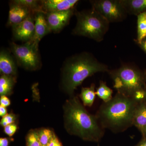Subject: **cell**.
<instances>
[{
  "instance_id": "1",
  "label": "cell",
  "mask_w": 146,
  "mask_h": 146,
  "mask_svg": "<svg viewBox=\"0 0 146 146\" xmlns=\"http://www.w3.org/2000/svg\"><path fill=\"white\" fill-rule=\"evenodd\" d=\"M139 102L117 92L109 101L102 103L96 116L104 128L115 133L123 132L133 125Z\"/></svg>"
},
{
  "instance_id": "2",
  "label": "cell",
  "mask_w": 146,
  "mask_h": 146,
  "mask_svg": "<svg viewBox=\"0 0 146 146\" xmlns=\"http://www.w3.org/2000/svg\"><path fill=\"white\" fill-rule=\"evenodd\" d=\"M64 118L68 132L86 141L99 142L104 135V129L96 116L91 115L77 98L67 101L64 108Z\"/></svg>"
},
{
  "instance_id": "3",
  "label": "cell",
  "mask_w": 146,
  "mask_h": 146,
  "mask_svg": "<svg viewBox=\"0 0 146 146\" xmlns=\"http://www.w3.org/2000/svg\"><path fill=\"white\" fill-rule=\"evenodd\" d=\"M107 65L101 63L92 54L82 52L68 58L63 63L62 84L64 91L72 95L84 80L98 72H108Z\"/></svg>"
},
{
  "instance_id": "4",
  "label": "cell",
  "mask_w": 146,
  "mask_h": 146,
  "mask_svg": "<svg viewBox=\"0 0 146 146\" xmlns=\"http://www.w3.org/2000/svg\"><path fill=\"white\" fill-rule=\"evenodd\" d=\"M118 93L138 101L145 100V74L135 65L124 64L118 69L109 70Z\"/></svg>"
},
{
  "instance_id": "5",
  "label": "cell",
  "mask_w": 146,
  "mask_h": 146,
  "mask_svg": "<svg viewBox=\"0 0 146 146\" xmlns=\"http://www.w3.org/2000/svg\"><path fill=\"white\" fill-rule=\"evenodd\" d=\"M75 15L77 23L72 31L74 35L85 36L97 42L102 41L109 29L110 23L92 7L78 11Z\"/></svg>"
},
{
  "instance_id": "6",
  "label": "cell",
  "mask_w": 146,
  "mask_h": 146,
  "mask_svg": "<svg viewBox=\"0 0 146 146\" xmlns=\"http://www.w3.org/2000/svg\"><path fill=\"white\" fill-rule=\"evenodd\" d=\"M11 48L18 63L24 68L32 70L40 66L38 47L32 42L29 41L21 45L13 42L11 44Z\"/></svg>"
},
{
  "instance_id": "7",
  "label": "cell",
  "mask_w": 146,
  "mask_h": 146,
  "mask_svg": "<svg viewBox=\"0 0 146 146\" xmlns=\"http://www.w3.org/2000/svg\"><path fill=\"white\" fill-rule=\"evenodd\" d=\"M90 2L92 7L110 23L122 22L127 16L121 0H93Z\"/></svg>"
},
{
  "instance_id": "8",
  "label": "cell",
  "mask_w": 146,
  "mask_h": 146,
  "mask_svg": "<svg viewBox=\"0 0 146 146\" xmlns=\"http://www.w3.org/2000/svg\"><path fill=\"white\" fill-rule=\"evenodd\" d=\"M75 8L64 11L52 12L45 14L48 25L52 31L60 32L66 26L76 12Z\"/></svg>"
},
{
  "instance_id": "9",
  "label": "cell",
  "mask_w": 146,
  "mask_h": 146,
  "mask_svg": "<svg viewBox=\"0 0 146 146\" xmlns=\"http://www.w3.org/2000/svg\"><path fill=\"white\" fill-rule=\"evenodd\" d=\"M12 27L13 36L15 39L27 42L33 38L35 32V21L31 16L20 23Z\"/></svg>"
},
{
  "instance_id": "10",
  "label": "cell",
  "mask_w": 146,
  "mask_h": 146,
  "mask_svg": "<svg viewBox=\"0 0 146 146\" xmlns=\"http://www.w3.org/2000/svg\"><path fill=\"white\" fill-rule=\"evenodd\" d=\"M78 0H44L41 1L42 10L45 14L64 11L75 8Z\"/></svg>"
},
{
  "instance_id": "11",
  "label": "cell",
  "mask_w": 146,
  "mask_h": 146,
  "mask_svg": "<svg viewBox=\"0 0 146 146\" xmlns=\"http://www.w3.org/2000/svg\"><path fill=\"white\" fill-rule=\"evenodd\" d=\"M35 32L33 38L30 42L38 47L39 42L45 35L51 32L44 13H35L34 18Z\"/></svg>"
},
{
  "instance_id": "12",
  "label": "cell",
  "mask_w": 146,
  "mask_h": 146,
  "mask_svg": "<svg viewBox=\"0 0 146 146\" xmlns=\"http://www.w3.org/2000/svg\"><path fill=\"white\" fill-rule=\"evenodd\" d=\"M31 12L27 9L12 3L9 13L8 25H16L20 23L31 15Z\"/></svg>"
},
{
  "instance_id": "13",
  "label": "cell",
  "mask_w": 146,
  "mask_h": 146,
  "mask_svg": "<svg viewBox=\"0 0 146 146\" xmlns=\"http://www.w3.org/2000/svg\"><path fill=\"white\" fill-rule=\"evenodd\" d=\"M0 71L2 75L14 76L17 73L16 63L10 54L5 50L0 53Z\"/></svg>"
},
{
  "instance_id": "14",
  "label": "cell",
  "mask_w": 146,
  "mask_h": 146,
  "mask_svg": "<svg viewBox=\"0 0 146 146\" xmlns=\"http://www.w3.org/2000/svg\"><path fill=\"white\" fill-rule=\"evenodd\" d=\"M133 125L136 126L141 133L146 127V101L138 102L133 119Z\"/></svg>"
},
{
  "instance_id": "15",
  "label": "cell",
  "mask_w": 146,
  "mask_h": 146,
  "mask_svg": "<svg viewBox=\"0 0 146 146\" xmlns=\"http://www.w3.org/2000/svg\"><path fill=\"white\" fill-rule=\"evenodd\" d=\"M127 14L138 16L146 12V0H121Z\"/></svg>"
},
{
  "instance_id": "16",
  "label": "cell",
  "mask_w": 146,
  "mask_h": 146,
  "mask_svg": "<svg viewBox=\"0 0 146 146\" xmlns=\"http://www.w3.org/2000/svg\"><path fill=\"white\" fill-rule=\"evenodd\" d=\"M15 78L12 76L2 75L0 78V95L5 96L11 94L15 83Z\"/></svg>"
},
{
  "instance_id": "17",
  "label": "cell",
  "mask_w": 146,
  "mask_h": 146,
  "mask_svg": "<svg viewBox=\"0 0 146 146\" xmlns=\"http://www.w3.org/2000/svg\"><path fill=\"white\" fill-rule=\"evenodd\" d=\"M95 88V84H92L90 87L82 89L80 97L85 106L91 107L94 104L96 95Z\"/></svg>"
},
{
  "instance_id": "18",
  "label": "cell",
  "mask_w": 146,
  "mask_h": 146,
  "mask_svg": "<svg viewBox=\"0 0 146 146\" xmlns=\"http://www.w3.org/2000/svg\"><path fill=\"white\" fill-rule=\"evenodd\" d=\"M12 3L25 7L32 13H36L41 12L44 13V11L42 10L41 1L36 0H16L13 1Z\"/></svg>"
},
{
  "instance_id": "19",
  "label": "cell",
  "mask_w": 146,
  "mask_h": 146,
  "mask_svg": "<svg viewBox=\"0 0 146 146\" xmlns=\"http://www.w3.org/2000/svg\"><path fill=\"white\" fill-rule=\"evenodd\" d=\"M146 38V12L137 16V38L138 44Z\"/></svg>"
},
{
  "instance_id": "20",
  "label": "cell",
  "mask_w": 146,
  "mask_h": 146,
  "mask_svg": "<svg viewBox=\"0 0 146 146\" xmlns=\"http://www.w3.org/2000/svg\"><path fill=\"white\" fill-rule=\"evenodd\" d=\"M113 91L107 86L106 83L103 81H100L99 86L97 89L96 94L98 97L103 101L104 102H107L112 99Z\"/></svg>"
},
{
  "instance_id": "21",
  "label": "cell",
  "mask_w": 146,
  "mask_h": 146,
  "mask_svg": "<svg viewBox=\"0 0 146 146\" xmlns=\"http://www.w3.org/2000/svg\"><path fill=\"white\" fill-rule=\"evenodd\" d=\"M38 133L42 146H47L54 135L51 131L48 129H42Z\"/></svg>"
},
{
  "instance_id": "22",
  "label": "cell",
  "mask_w": 146,
  "mask_h": 146,
  "mask_svg": "<svg viewBox=\"0 0 146 146\" xmlns=\"http://www.w3.org/2000/svg\"><path fill=\"white\" fill-rule=\"evenodd\" d=\"M27 146H42L39 141L38 133L32 131L29 133L27 138Z\"/></svg>"
},
{
  "instance_id": "23",
  "label": "cell",
  "mask_w": 146,
  "mask_h": 146,
  "mask_svg": "<svg viewBox=\"0 0 146 146\" xmlns=\"http://www.w3.org/2000/svg\"><path fill=\"white\" fill-rule=\"evenodd\" d=\"M15 120V116L13 114H7L3 117L1 122V125L5 127L11 124Z\"/></svg>"
},
{
  "instance_id": "24",
  "label": "cell",
  "mask_w": 146,
  "mask_h": 146,
  "mask_svg": "<svg viewBox=\"0 0 146 146\" xmlns=\"http://www.w3.org/2000/svg\"><path fill=\"white\" fill-rule=\"evenodd\" d=\"M17 129V126L14 124H11L6 126L4 128L5 132L9 136H12Z\"/></svg>"
},
{
  "instance_id": "25",
  "label": "cell",
  "mask_w": 146,
  "mask_h": 146,
  "mask_svg": "<svg viewBox=\"0 0 146 146\" xmlns=\"http://www.w3.org/2000/svg\"><path fill=\"white\" fill-rule=\"evenodd\" d=\"M1 106L3 107H6L10 105L11 102L9 99L6 96H1L0 99Z\"/></svg>"
},
{
  "instance_id": "26",
  "label": "cell",
  "mask_w": 146,
  "mask_h": 146,
  "mask_svg": "<svg viewBox=\"0 0 146 146\" xmlns=\"http://www.w3.org/2000/svg\"><path fill=\"white\" fill-rule=\"evenodd\" d=\"M47 146H62L60 142L58 141L56 136H54L49 143L47 145Z\"/></svg>"
},
{
  "instance_id": "27",
  "label": "cell",
  "mask_w": 146,
  "mask_h": 146,
  "mask_svg": "<svg viewBox=\"0 0 146 146\" xmlns=\"http://www.w3.org/2000/svg\"><path fill=\"white\" fill-rule=\"evenodd\" d=\"M141 49L146 53V38L143 39L141 43L138 44Z\"/></svg>"
},
{
  "instance_id": "28",
  "label": "cell",
  "mask_w": 146,
  "mask_h": 146,
  "mask_svg": "<svg viewBox=\"0 0 146 146\" xmlns=\"http://www.w3.org/2000/svg\"><path fill=\"white\" fill-rule=\"evenodd\" d=\"M7 115V110L6 107L0 106V116L4 117Z\"/></svg>"
},
{
  "instance_id": "29",
  "label": "cell",
  "mask_w": 146,
  "mask_h": 146,
  "mask_svg": "<svg viewBox=\"0 0 146 146\" xmlns=\"http://www.w3.org/2000/svg\"><path fill=\"white\" fill-rule=\"evenodd\" d=\"M9 141L6 138H1L0 139V146H8Z\"/></svg>"
},
{
  "instance_id": "30",
  "label": "cell",
  "mask_w": 146,
  "mask_h": 146,
  "mask_svg": "<svg viewBox=\"0 0 146 146\" xmlns=\"http://www.w3.org/2000/svg\"><path fill=\"white\" fill-rule=\"evenodd\" d=\"M137 146H146V139L144 138L143 141H141Z\"/></svg>"
},
{
  "instance_id": "31",
  "label": "cell",
  "mask_w": 146,
  "mask_h": 146,
  "mask_svg": "<svg viewBox=\"0 0 146 146\" xmlns=\"http://www.w3.org/2000/svg\"><path fill=\"white\" fill-rule=\"evenodd\" d=\"M142 134L144 136V138L146 139V127L145 128V129L143 131V132H142Z\"/></svg>"
},
{
  "instance_id": "32",
  "label": "cell",
  "mask_w": 146,
  "mask_h": 146,
  "mask_svg": "<svg viewBox=\"0 0 146 146\" xmlns=\"http://www.w3.org/2000/svg\"><path fill=\"white\" fill-rule=\"evenodd\" d=\"M145 74V100L146 101V72Z\"/></svg>"
},
{
  "instance_id": "33",
  "label": "cell",
  "mask_w": 146,
  "mask_h": 146,
  "mask_svg": "<svg viewBox=\"0 0 146 146\" xmlns=\"http://www.w3.org/2000/svg\"></svg>"
}]
</instances>
